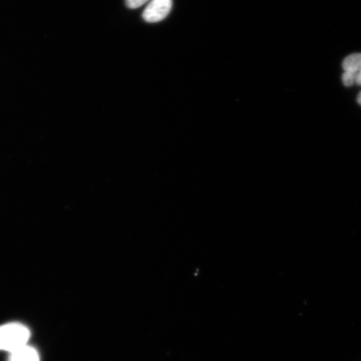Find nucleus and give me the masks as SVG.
I'll use <instances>...</instances> for the list:
<instances>
[{
  "label": "nucleus",
  "instance_id": "obj_1",
  "mask_svg": "<svg viewBox=\"0 0 361 361\" xmlns=\"http://www.w3.org/2000/svg\"><path fill=\"white\" fill-rule=\"evenodd\" d=\"M29 329L20 323H10L0 326V350L13 353L28 345Z\"/></svg>",
  "mask_w": 361,
  "mask_h": 361
},
{
  "label": "nucleus",
  "instance_id": "obj_2",
  "mask_svg": "<svg viewBox=\"0 0 361 361\" xmlns=\"http://www.w3.org/2000/svg\"><path fill=\"white\" fill-rule=\"evenodd\" d=\"M342 82L347 87H361V53L351 54L342 63Z\"/></svg>",
  "mask_w": 361,
  "mask_h": 361
},
{
  "label": "nucleus",
  "instance_id": "obj_3",
  "mask_svg": "<svg viewBox=\"0 0 361 361\" xmlns=\"http://www.w3.org/2000/svg\"><path fill=\"white\" fill-rule=\"evenodd\" d=\"M173 8V0H151L142 13L144 20L157 23L166 19Z\"/></svg>",
  "mask_w": 361,
  "mask_h": 361
},
{
  "label": "nucleus",
  "instance_id": "obj_4",
  "mask_svg": "<svg viewBox=\"0 0 361 361\" xmlns=\"http://www.w3.org/2000/svg\"><path fill=\"white\" fill-rule=\"evenodd\" d=\"M8 361H39V355L37 350L28 345L13 352Z\"/></svg>",
  "mask_w": 361,
  "mask_h": 361
},
{
  "label": "nucleus",
  "instance_id": "obj_5",
  "mask_svg": "<svg viewBox=\"0 0 361 361\" xmlns=\"http://www.w3.org/2000/svg\"><path fill=\"white\" fill-rule=\"evenodd\" d=\"M126 6L130 8H137L151 1V0H125Z\"/></svg>",
  "mask_w": 361,
  "mask_h": 361
},
{
  "label": "nucleus",
  "instance_id": "obj_6",
  "mask_svg": "<svg viewBox=\"0 0 361 361\" xmlns=\"http://www.w3.org/2000/svg\"><path fill=\"white\" fill-rule=\"evenodd\" d=\"M357 102L360 104V105L361 106V92L359 93L358 94V97H357Z\"/></svg>",
  "mask_w": 361,
  "mask_h": 361
}]
</instances>
